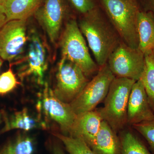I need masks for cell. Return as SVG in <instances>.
Wrapping results in <instances>:
<instances>
[{"label":"cell","mask_w":154,"mask_h":154,"mask_svg":"<svg viewBox=\"0 0 154 154\" xmlns=\"http://www.w3.org/2000/svg\"><path fill=\"white\" fill-rule=\"evenodd\" d=\"M79 26L85 36L97 64L99 67L105 65L121 42L118 33L96 8L84 14Z\"/></svg>","instance_id":"6da1fadb"},{"label":"cell","mask_w":154,"mask_h":154,"mask_svg":"<svg viewBox=\"0 0 154 154\" xmlns=\"http://www.w3.org/2000/svg\"><path fill=\"white\" fill-rule=\"evenodd\" d=\"M110 22L122 41L138 48V17L140 11L136 0H101Z\"/></svg>","instance_id":"7a4b0ae2"},{"label":"cell","mask_w":154,"mask_h":154,"mask_svg":"<svg viewBox=\"0 0 154 154\" xmlns=\"http://www.w3.org/2000/svg\"><path fill=\"white\" fill-rule=\"evenodd\" d=\"M136 81L115 77L104 101V107L97 109L102 120L117 133L127 124L128 103L131 88Z\"/></svg>","instance_id":"3957f363"},{"label":"cell","mask_w":154,"mask_h":154,"mask_svg":"<svg viewBox=\"0 0 154 154\" xmlns=\"http://www.w3.org/2000/svg\"><path fill=\"white\" fill-rule=\"evenodd\" d=\"M62 57L77 65L86 77L99 70L91 57L82 33L75 19L69 21L60 38Z\"/></svg>","instance_id":"277c9868"},{"label":"cell","mask_w":154,"mask_h":154,"mask_svg":"<svg viewBox=\"0 0 154 154\" xmlns=\"http://www.w3.org/2000/svg\"><path fill=\"white\" fill-rule=\"evenodd\" d=\"M107 63L99 67L97 74L87 84L81 94L70 103L77 115L94 110L105 100L110 85L115 78Z\"/></svg>","instance_id":"5b68a950"},{"label":"cell","mask_w":154,"mask_h":154,"mask_svg":"<svg viewBox=\"0 0 154 154\" xmlns=\"http://www.w3.org/2000/svg\"><path fill=\"white\" fill-rule=\"evenodd\" d=\"M107 64L116 77L140 79L145 64V54L138 48H132L123 41L111 54Z\"/></svg>","instance_id":"8992f818"},{"label":"cell","mask_w":154,"mask_h":154,"mask_svg":"<svg viewBox=\"0 0 154 154\" xmlns=\"http://www.w3.org/2000/svg\"><path fill=\"white\" fill-rule=\"evenodd\" d=\"M56 77L54 93L58 99L67 104L76 99L88 83L82 69L75 64L63 57L59 64Z\"/></svg>","instance_id":"52a82bcc"},{"label":"cell","mask_w":154,"mask_h":154,"mask_svg":"<svg viewBox=\"0 0 154 154\" xmlns=\"http://www.w3.org/2000/svg\"><path fill=\"white\" fill-rule=\"evenodd\" d=\"M27 20H11L0 30V58L11 62L23 52L28 40Z\"/></svg>","instance_id":"ba28073f"},{"label":"cell","mask_w":154,"mask_h":154,"mask_svg":"<svg viewBox=\"0 0 154 154\" xmlns=\"http://www.w3.org/2000/svg\"><path fill=\"white\" fill-rule=\"evenodd\" d=\"M42 96L40 106L45 114L58 124L65 135L69 134L77 117L70 104L58 99L47 83Z\"/></svg>","instance_id":"9c48e42d"},{"label":"cell","mask_w":154,"mask_h":154,"mask_svg":"<svg viewBox=\"0 0 154 154\" xmlns=\"http://www.w3.org/2000/svg\"><path fill=\"white\" fill-rule=\"evenodd\" d=\"M66 12L63 0H45L34 14L53 43L57 41Z\"/></svg>","instance_id":"30bf717a"},{"label":"cell","mask_w":154,"mask_h":154,"mask_svg":"<svg viewBox=\"0 0 154 154\" xmlns=\"http://www.w3.org/2000/svg\"><path fill=\"white\" fill-rule=\"evenodd\" d=\"M27 64L25 69L21 70L19 76L24 77L33 75L38 84H44L45 73L47 69L46 49L41 38L33 31L29 36Z\"/></svg>","instance_id":"8fae6325"},{"label":"cell","mask_w":154,"mask_h":154,"mask_svg":"<svg viewBox=\"0 0 154 154\" xmlns=\"http://www.w3.org/2000/svg\"><path fill=\"white\" fill-rule=\"evenodd\" d=\"M154 119L143 84L140 80L134 84L128 103L127 124L133 125Z\"/></svg>","instance_id":"7c38bea8"},{"label":"cell","mask_w":154,"mask_h":154,"mask_svg":"<svg viewBox=\"0 0 154 154\" xmlns=\"http://www.w3.org/2000/svg\"><path fill=\"white\" fill-rule=\"evenodd\" d=\"M102 121L97 110L77 115L69 136L82 140L91 147L99 132Z\"/></svg>","instance_id":"4fadbf2b"},{"label":"cell","mask_w":154,"mask_h":154,"mask_svg":"<svg viewBox=\"0 0 154 154\" xmlns=\"http://www.w3.org/2000/svg\"><path fill=\"white\" fill-rule=\"evenodd\" d=\"M90 148L97 154H121L119 136L104 120L102 121L99 132Z\"/></svg>","instance_id":"5bb4252c"},{"label":"cell","mask_w":154,"mask_h":154,"mask_svg":"<svg viewBox=\"0 0 154 154\" xmlns=\"http://www.w3.org/2000/svg\"><path fill=\"white\" fill-rule=\"evenodd\" d=\"M42 0H6L5 14L7 22L28 20L41 6Z\"/></svg>","instance_id":"9a60e30c"},{"label":"cell","mask_w":154,"mask_h":154,"mask_svg":"<svg viewBox=\"0 0 154 154\" xmlns=\"http://www.w3.org/2000/svg\"><path fill=\"white\" fill-rule=\"evenodd\" d=\"M138 49L144 54L154 50V16L152 12L140 11L138 17Z\"/></svg>","instance_id":"2e32d148"},{"label":"cell","mask_w":154,"mask_h":154,"mask_svg":"<svg viewBox=\"0 0 154 154\" xmlns=\"http://www.w3.org/2000/svg\"><path fill=\"white\" fill-rule=\"evenodd\" d=\"M5 126L0 131V134L14 129L29 131L44 127V123L30 115L26 109L17 111L8 116L4 111Z\"/></svg>","instance_id":"e0dca14e"},{"label":"cell","mask_w":154,"mask_h":154,"mask_svg":"<svg viewBox=\"0 0 154 154\" xmlns=\"http://www.w3.org/2000/svg\"><path fill=\"white\" fill-rule=\"evenodd\" d=\"M34 141L26 135L19 134L0 149V154H33Z\"/></svg>","instance_id":"ac0fdd59"},{"label":"cell","mask_w":154,"mask_h":154,"mask_svg":"<svg viewBox=\"0 0 154 154\" xmlns=\"http://www.w3.org/2000/svg\"><path fill=\"white\" fill-rule=\"evenodd\" d=\"M153 51L145 54L144 67L140 79L149 104L154 112V60Z\"/></svg>","instance_id":"d6986e66"},{"label":"cell","mask_w":154,"mask_h":154,"mask_svg":"<svg viewBox=\"0 0 154 154\" xmlns=\"http://www.w3.org/2000/svg\"><path fill=\"white\" fill-rule=\"evenodd\" d=\"M119 136L121 154H153L140 139L131 131H122Z\"/></svg>","instance_id":"ffe728a7"},{"label":"cell","mask_w":154,"mask_h":154,"mask_svg":"<svg viewBox=\"0 0 154 154\" xmlns=\"http://www.w3.org/2000/svg\"><path fill=\"white\" fill-rule=\"evenodd\" d=\"M53 134L62 142L69 154H97L81 139L58 133Z\"/></svg>","instance_id":"44dd1931"},{"label":"cell","mask_w":154,"mask_h":154,"mask_svg":"<svg viewBox=\"0 0 154 154\" xmlns=\"http://www.w3.org/2000/svg\"><path fill=\"white\" fill-rule=\"evenodd\" d=\"M134 128L145 139L152 153L154 154V119L132 125Z\"/></svg>","instance_id":"7402d4cb"},{"label":"cell","mask_w":154,"mask_h":154,"mask_svg":"<svg viewBox=\"0 0 154 154\" xmlns=\"http://www.w3.org/2000/svg\"><path fill=\"white\" fill-rule=\"evenodd\" d=\"M11 67L0 75V95H4L13 91L18 84Z\"/></svg>","instance_id":"603a6c76"},{"label":"cell","mask_w":154,"mask_h":154,"mask_svg":"<svg viewBox=\"0 0 154 154\" xmlns=\"http://www.w3.org/2000/svg\"><path fill=\"white\" fill-rule=\"evenodd\" d=\"M77 11L83 14H87L96 8L94 0H70Z\"/></svg>","instance_id":"cb8c5ba5"},{"label":"cell","mask_w":154,"mask_h":154,"mask_svg":"<svg viewBox=\"0 0 154 154\" xmlns=\"http://www.w3.org/2000/svg\"><path fill=\"white\" fill-rule=\"evenodd\" d=\"M52 151L53 154H66L60 146L57 143L53 145Z\"/></svg>","instance_id":"d4e9b609"},{"label":"cell","mask_w":154,"mask_h":154,"mask_svg":"<svg viewBox=\"0 0 154 154\" xmlns=\"http://www.w3.org/2000/svg\"><path fill=\"white\" fill-rule=\"evenodd\" d=\"M7 22V19L5 14L0 13V30Z\"/></svg>","instance_id":"484cf974"},{"label":"cell","mask_w":154,"mask_h":154,"mask_svg":"<svg viewBox=\"0 0 154 154\" xmlns=\"http://www.w3.org/2000/svg\"><path fill=\"white\" fill-rule=\"evenodd\" d=\"M6 0H0V13L5 14V5Z\"/></svg>","instance_id":"4316f807"},{"label":"cell","mask_w":154,"mask_h":154,"mask_svg":"<svg viewBox=\"0 0 154 154\" xmlns=\"http://www.w3.org/2000/svg\"><path fill=\"white\" fill-rule=\"evenodd\" d=\"M4 111L3 110L0 111V124L4 121Z\"/></svg>","instance_id":"83f0119b"},{"label":"cell","mask_w":154,"mask_h":154,"mask_svg":"<svg viewBox=\"0 0 154 154\" xmlns=\"http://www.w3.org/2000/svg\"><path fill=\"white\" fill-rule=\"evenodd\" d=\"M151 8L154 12V0H148Z\"/></svg>","instance_id":"f1b7e54d"},{"label":"cell","mask_w":154,"mask_h":154,"mask_svg":"<svg viewBox=\"0 0 154 154\" xmlns=\"http://www.w3.org/2000/svg\"><path fill=\"white\" fill-rule=\"evenodd\" d=\"M3 62V60L0 58V69H1V67L2 65Z\"/></svg>","instance_id":"f546056e"},{"label":"cell","mask_w":154,"mask_h":154,"mask_svg":"<svg viewBox=\"0 0 154 154\" xmlns=\"http://www.w3.org/2000/svg\"><path fill=\"white\" fill-rule=\"evenodd\" d=\"M153 58H154V50H153Z\"/></svg>","instance_id":"4dcf8cb0"},{"label":"cell","mask_w":154,"mask_h":154,"mask_svg":"<svg viewBox=\"0 0 154 154\" xmlns=\"http://www.w3.org/2000/svg\"><path fill=\"white\" fill-rule=\"evenodd\" d=\"M136 1H137V0H136Z\"/></svg>","instance_id":"1f68e13d"}]
</instances>
